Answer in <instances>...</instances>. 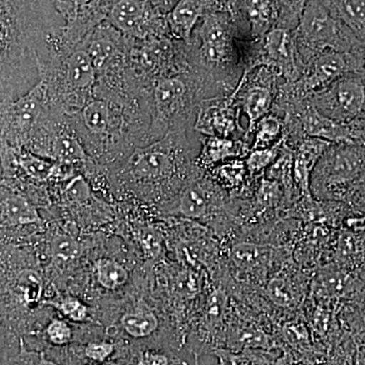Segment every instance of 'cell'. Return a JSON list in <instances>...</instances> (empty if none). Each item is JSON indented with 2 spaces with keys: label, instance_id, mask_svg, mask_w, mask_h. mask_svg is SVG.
I'll use <instances>...</instances> for the list:
<instances>
[{
  "label": "cell",
  "instance_id": "obj_1",
  "mask_svg": "<svg viewBox=\"0 0 365 365\" xmlns=\"http://www.w3.org/2000/svg\"><path fill=\"white\" fill-rule=\"evenodd\" d=\"M365 177V153L354 143L332 144L312 176V195L318 200L356 202L360 180Z\"/></svg>",
  "mask_w": 365,
  "mask_h": 365
},
{
  "label": "cell",
  "instance_id": "obj_2",
  "mask_svg": "<svg viewBox=\"0 0 365 365\" xmlns=\"http://www.w3.org/2000/svg\"><path fill=\"white\" fill-rule=\"evenodd\" d=\"M292 260V251L232 240L227 251V279L232 297L261 292L272 274Z\"/></svg>",
  "mask_w": 365,
  "mask_h": 365
},
{
  "label": "cell",
  "instance_id": "obj_3",
  "mask_svg": "<svg viewBox=\"0 0 365 365\" xmlns=\"http://www.w3.org/2000/svg\"><path fill=\"white\" fill-rule=\"evenodd\" d=\"M297 40L302 47L299 50L302 59L304 55L307 56L306 62L319 53H344L348 44L341 21L333 14L328 0H306L297 29Z\"/></svg>",
  "mask_w": 365,
  "mask_h": 365
},
{
  "label": "cell",
  "instance_id": "obj_4",
  "mask_svg": "<svg viewBox=\"0 0 365 365\" xmlns=\"http://www.w3.org/2000/svg\"><path fill=\"white\" fill-rule=\"evenodd\" d=\"M312 277L313 274L292 260L269 278L262 295L275 311L278 322L302 312L311 290Z\"/></svg>",
  "mask_w": 365,
  "mask_h": 365
},
{
  "label": "cell",
  "instance_id": "obj_5",
  "mask_svg": "<svg viewBox=\"0 0 365 365\" xmlns=\"http://www.w3.org/2000/svg\"><path fill=\"white\" fill-rule=\"evenodd\" d=\"M324 116L347 124L361 114L365 105V85L355 74L341 76L324 90L309 98Z\"/></svg>",
  "mask_w": 365,
  "mask_h": 365
},
{
  "label": "cell",
  "instance_id": "obj_6",
  "mask_svg": "<svg viewBox=\"0 0 365 365\" xmlns=\"http://www.w3.org/2000/svg\"><path fill=\"white\" fill-rule=\"evenodd\" d=\"M263 48L257 66L267 67L285 79L287 85L295 83L304 69V61L297 40L287 29L273 28L264 36Z\"/></svg>",
  "mask_w": 365,
  "mask_h": 365
},
{
  "label": "cell",
  "instance_id": "obj_7",
  "mask_svg": "<svg viewBox=\"0 0 365 365\" xmlns=\"http://www.w3.org/2000/svg\"><path fill=\"white\" fill-rule=\"evenodd\" d=\"M249 71L242 74L237 86V100H240L239 111L244 114L248 122L246 136L251 135L257 123L270 114L274 102V76L275 73L267 67L259 69L252 81Z\"/></svg>",
  "mask_w": 365,
  "mask_h": 365
},
{
  "label": "cell",
  "instance_id": "obj_8",
  "mask_svg": "<svg viewBox=\"0 0 365 365\" xmlns=\"http://www.w3.org/2000/svg\"><path fill=\"white\" fill-rule=\"evenodd\" d=\"M348 63L344 53L328 51L314 55L307 62L300 78L289 85L295 102L309 98L348 73Z\"/></svg>",
  "mask_w": 365,
  "mask_h": 365
},
{
  "label": "cell",
  "instance_id": "obj_9",
  "mask_svg": "<svg viewBox=\"0 0 365 365\" xmlns=\"http://www.w3.org/2000/svg\"><path fill=\"white\" fill-rule=\"evenodd\" d=\"M337 230L318 223H304L294 249V260L297 266L314 274L333 263Z\"/></svg>",
  "mask_w": 365,
  "mask_h": 365
},
{
  "label": "cell",
  "instance_id": "obj_10",
  "mask_svg": "<svg viewBox=\"0 0 365 365\" xmlns=\"http://www.w3.org/2000/svg\"><path fill=\"white\" fill-rule=\"evenodd\" d=\"M237 90L220 101L207 102L199 112L196 122L197 130L209 136L232 138L241 128L240 111L235 109V102Z\"/></svg>",
  "mask_w": 365,
  "mask_h": 365
},
{
  "label": "cell",
  "instance_id": "obj_11",
  "mask_svg": "<svg viewBox=\"0 0 365 365\" xmlns=\"http://www.w3.org/2000/svg\"><path fill=\"white\" fill-rule=\"evenodd\" d=\"M295 112L299 117L300 129L306 137L323 139L333 144L354 143L351 130L347 124L339 123L324 116L309 98L299 101Z\"/></svg>",
  "mask_w": 365,
  "mask_h": 365
},
{
  "label": "cell",
  "instance_id": "obj_12",
  "mask_svg": "<svg viewBox=\"0 0 365 365\" xmlns=\"http://www.w3.org/2000/svg\"><path fill=\"white\" fill-rule=\"evenodd\" d=\"M201 58L208 66L227 67L237 62L234 42L227 29L215 18L204 21L200 29Z\"/></svg>",
  "mask_w": 365,
  "mask_h": 365
},
{
  "label": "cell",
  "instance_id": "obj_13",
  "mask_svg": "<svg viewBox=\"0 0 365 365\" xmlns=\"http://www.w3.org/2000/svg\"><path fill=\"white\" fill-rule=\"evenodd\" d=\"M173 170L174 162L172 155L158 145L136 151L125 168L132 181L144 184L165 179Z\"/></svg>",
  "mask_w": 365,
  "mask_h": 365
},
{
  "label": "cell",
  "instance_id": "obj_14",
  "mask_svg": "<svg viewBox=\"0 0 365 365\" xmlns=\"http://www.w3.org/2000/svg\"><path fill=\"white\" fill-rule=\"evenodd\" d=\"M333 143L323 139L306 137L294 148V175L295 185L302 198L312 195V176L319 160Z\"/></svg>",
  "mask_w": 365,
  "mask_h": 365
},
{
  "label": "cell",
  "instance_id": "obj_15",
  "mask_svg": "<svg viewBox=\"0 0 365 365\" xmlns=\"http://www.w3.org/2000/svg\"><path fill=\"white\" fill-rule=\"evenodd\" d=\"M333 263L359 274L365 267V227H343L337 230Z\"/></svg>",
  "mask_w": 365,
  "mask_h": 365
},
{
  "label": "cell",
  "instance_id": "obj_16",
  "mask_svg": "<svg viewBox=\"0 0 365 365\" xmlns=\"http://www.w3.org/2000/svg\"><path fill=\"white\" fill-rule=\"evenodd\" d=\"M1 222L9 227H24L42 222L37 208L19 194L1 190Z\"/></svg>",
  "mask_w": 365,
  "mask_h": 365
},
{
  "label": "cell",
  "instance_id": "obj_17",
  "mask_svg": "<svg viewBox=\"0 0 365 365\" xmlns=\"http://www.w3.org/2000/svg\"><path fill=\"white\" fill-rule=\"evenodd\" d=\"M1 365H76L57 353L45 350H29L24 341L16 342V346L2 344Z\"/></svg>",
  "mask_w": 365,
  "mask_h": 365
},
{
  "label": "cell",
  "instance_id": "obj_18",
  "mask_svg": "<svg viewBox=\"0 0 365 365\" xmlns=\"http://www.w3.org/2000/svg\"><path fill=\"white\" fill-rule=\"evenodd\" d=\"M43 91V83H39L26 95L11 103L7 111V120L11 126L21 132L29 130L33 126L42 110Z\"/></svg>",
  "mask_w": 365,
  "mask_h": 365
},
{
  "label": "cell",
  "instance_id": "obj_19",
  "mask_svg": "<svg viewBox=\"0 0 365 365\" xmlns=\"http://www.w3.org/2000/svg\"><path fill=\"white\" fill-rule=\"evenodd\" d=\"M250 150L249 144L242 140L210 136L204 143L200 163L203 167H211L234 158H245Z\"/></svg>",
  "mask_w": 365,
  "mask_h": 365
},
{
  "label": "cell",
  "instance_id": "obj_20",
  "mask_svg": "<svg viewBox=\"0 0 365 365\" xmlns=\"http://www.w3.org/2000/svg\"><path fill=\"white\" fill-rule=\"evenodd\" d=\"M146 19L143 0H117L110 11V21L118 30L127 34L140 32Z\"/></svg>",
  "mask_w": 365,
  "mask_h": 365
},
{
  "label": "cell",
  "instance_id": "obj_21",
  "mask_svg": "<svg viewBox=\"0 0 365 365\" xmlns=\"http://www.w3.org/2000/svg\"><path fill=\"white\" fill-rule=\"evenodd\" d=\"M187 97L186 83L182 79L170 78L158 83L155 91V101L160 116L168 119L184 107Z\"/></svg>",
  "mask_w": 365,
  "mask_h": 365
},
{
  "label": "cell",
  "instance_id": "obj_22",
  "mask_svg": "<svg viewBox=\"0 0 365 365\" xmlns=\"http://www.w3.org/2000/svg\"><path fill=\"white\" fill-rule=\"evenodd\" d=\"M244 9L252 38L264 37L272 30L277 18V7L274 0H244Z\"/></svg>",
  "mask_w": 365,
  "mask_h": 365
},
{
  "label": "cell",
  "instance_id": "obj_23",
  "mask_svg": "<svg viewBox=\"0 0 365 365\" xmlns=\"http://www.w3.org/2000/svg\"><path fill=\"white\" fill-rule=\"evenodd\" d=\"M202 14L199 0H179L170 13L169 23L175 36L188 41Z\"/></svg>",
  "mask_w": 365,
  "mask_h": 365
},
{
  "label": "cell",
  "instance_id": "obj_24",
  "mask_svg": "<svg viewBox=\"0 0 365 365\" xmlns=\"http://www.w3.org/2000/svg\"><path fill=\"white\" fill-rule=\"evenodd\" d=\"M158 316L148 309L127 312L120 319V327L126 336L133 340L148 339L158 330Z\"/></svg>",
  "mask_w": 365,
  "mask_h": 365
},
{
  "label": "cell",
  "instance_id": "obj_25",
  "mask_svg": "<svg viewBox=\"0 0 365 365\" xmlns=\"http://www.w3.org/2000/svg\"><path fill=\"white\" fill-rule=\"evenodd\" d=\"M285 122L275 114H268L257 123L250 150L272 148L285 139Z\"/></svg>",
  "mask_w": 365,
  "mask_h": 365
},
{
  "label": "cell",
  "instance_id": "obj_26",
  "mask_svg": "<svg viewBox=\"0 0 365 365\" xmlns=\"http://www.w3.org/2000/svg\"><path fill=\"white\" fill-rule=\"evenodd\" d=\"M97 69L93 66L88 50L72 53L67 64V76L72 86L85 90L93 85Z\"/></svg>",
  "mask_w": 365,
  "mask_h": 365
},
{
  "label": "cell",
  "instance_id": "obj_27",
  "mask_svg": "<svg viewBox=\"0 0 365 365\" xmlns=\"http://www.w3.org/2000/svg\"><path fill=\"white\" fill-rule=\"evenodd\" d=\"M336 18L355 33L365 32V0H328Z\"/></svg>",
  "mask_w": 365,
  "mask_h": 365
},
{
  "label": "cell",
  "instance_id": "obj_28",
  "mask_svg": "<svg viewBox=\"0 0 365 365\" xmlns=\"http://www.w3.org/2000/svg\"><path fill=\"white\" fill-rule=\"evenodd\" d=\"M95 275L98 284L107 290H117L126 284L129 273L125 266L112 259H100L95 264Z\"/></svg>",
  "mask_w": 365,
  "mask_h": 365
},
{
  "label": "cell",
  "instance_id": "obj_29",
  "mask_svg": "<svg viewBox=\"0 0 365 365\" xmlns=\"http://www.w3.org/2000/svg\"><path fill=\"white\" fill-rule=\"evenodd\" d=\"M16 288L28 306H37L42 302L44 280L37 270L25 269L16 277Z\"/></svg>",
  "mask_w": 365,
  "mask_h": 365
},
{
  "label": "cell",
  "instance_id": "obj_30",
  "mask_svg": "<svg viewBox=\"0 0 365 365\" xmlns=\"http://www.w3.org/2000/svg\"><path fill=\"white\" fill-rule=\"evenodd\" d=\"M86 128L95 134H105L111 126V112L109 106L103 101H91L81 112Z\"/></svg>",
  "mask_w": 365,
  "mask_h": 365
},
{
  "label": "cell",
  "instance_id": "obj_31",
  "mask_svg": "<svg viewBox=\"0 0 365 365\" xmlns=\"http://www.w3.org/2000/svg\"><path fill=\"white\" fill-rule=\"evenodd\" d=\"M52 153L55 160L68 165L83 162L88 158L78 138L66 133L60 134L53 140Z\"/></svg>",
  "mask_w": 365,
  "mask_h": 365
},
{
  "label": "cell",
  "instance_id": "obj_32",
  "mask_svg": "<svg viewBox=\"0 0 365 365\" xmlns=\"http://www.w3.org/2000/svg\"><path fill=\"white\" fill-rule=\"evenodd\" d=\"M283 143L284 140L276 144L272 148L250 150L249 155H247L245 160H246L247 168H248L252 177H261L265 174L266 170L279 158Z\"/></svg>",
  "mask_w": 365,
  "mask_h": 365
},
{
  "label": "cell",
  "instance_id": "obj_33",
  "mask_svg": "<svg viewBox=\"0 0 365 365\" xmlns=\"http://www.w3.org/2000/svg\"><path fill=\"white\" fill-rule=\"evenodd\" d=\"M46 342L54 348H64L71 344L74 333L71 326L61 319H53L44 330Z\"/></svg>",
  "mask_w": 365,
  "mask_h": 365
},
{
  "label": "cell",
  "instance_id": "obj_34",
  "mask_svg": "<svg viewBox=\"0 0 365 365\" xmlns=\"http://www.w3.org/2000/svg\"><path fill=\"white\" fill-rule=\"evenodd\" d=\"M117 352L116 344L109 340H91L83 346V359L91 364H101L109 361Z\"/></svg>",
  "mask_w": 365,
  "mask_h": 365
},
{
  "label": "cell",
  "instance_id": "obj_35",
  "mask_svg": "<svg viewBox=\"0 0 365 365\" xmlns=\"http://www.w3.org/2000/svg\"><path fill=\"white\" fill-rule=\"evenodd\" d=\"M20 165L29 177L39 182L51 178L55 167L54 163L32 153L21 155Z\"/></svg>",
  "mask_w": 365,
  "mask_h": 365
},
{
  "label": "cell",
  "instance_id": "obj_36",
  "mask_svg": "<svg viewBox=\"0 0 365 365\" xmlns=\"http://www.w3.org/2000/svg\"><path fill=\"white\" fill-rule=\"evenodd\" d=\"M93 66L98 71H102L109 66L117 52L116 46L111 40L98 38L93 40L88 49Z\"/></svg>",
  "mask_w": 365,
  "mask_h": 365
},
{
  "label": "cell",
  "instance_id": "obj_37",
  "mask_svg": "<svg viewBox=\"0 0 365 365\" xmlns=\"http://www.w3.org/2000/svg\"><path fill=\"white\" fill-rule=\"evenodd\" d=\"M50 252L55 259L69 262L78 258L81 254L78 242L68 235H57L50 242Z\"/></svg>",
  "mask_w": 365,
  "mask_h": 365
},
{
  "label": "cell",
  "instance_id": "obj_38",
  "mask_svg": "<svg viewBox=\"0 0 365 365\" xmlns=\"http://www.w3.org/2000/svg\"><path fill=\"white\" fill-rule=\"evenodd\" d=\"M56 307L62 316L73 323H85L90 317L88 307L76 297H64Z\"/></svg>",
  "mask_w": 365,
  "mask_h": 365
},
{
  "label": "cell",
  "instance_id": "obj_39",
  "mask_svg": "<svg viewBox=\"0 0 365 365\" xmlns=\"http://www.w3.org/2000/svg\"><path fill=\"white\" fill-rule=\"evenodd\" d=\"M174 360L167 353L157 349H145L137 355L133 365H172Z\"/></svg>",
  "mask_w": 365,
  "mask_h": 365
},
{
  "label": "cell",
  "instance_id": "obj_40",
  "mask_svg": "<svg viewBox=\"0 0 365 365\" xmlns=\"http://www.w3.org/2000/svg\"><path fill=\"white\" fill-rule=\"evenodd\" d=\"M66 194L68 200L78 202V201L86 200L88 197V188L81 178L78 179L76 178L67 187Z\"/></svg>",
  "mask_w": 365,
  "mask_h": 365
},
{
  "label": "cell",
  "instance_id": "obj_41",
  "mask_svg": "<svg viewBox=\"0 0 365 365\" xmlns=\"http://www.w3.org/2000/svg\"><path fill=\"white\" fill-rule=\"evenodd\" d=\"M78 6H83V4H90L93 0H73Z\"/></svg>",
  "mask_w": 365,
  "mask_h": 365
},
{
  "label": "cell",
  "instance_id": "obj_42",
  "mask_svg": "<svg viewBox=\"0 0 365 365\" xmlns=\"http://www.w3.org/2000/svg\"><path fill=\"white\" fill-rule=\"evenodd\" d=\"M364 181H365V177H364Z\"/></svg>",
  "mask_w": 365,
  "mask_h": 365
}]
</instances>
